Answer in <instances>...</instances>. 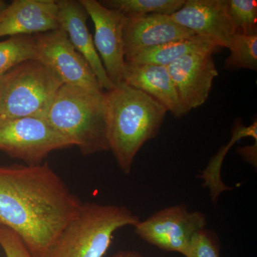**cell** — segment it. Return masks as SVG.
Segmentation results:
<instances>
[{
  "label": "cell",
  "mask_w": 257,
  "mask_h": 257,
  "mask_svg": "<svg viewBox=\"0 0 257 257\" xmlns=\"http://www.w3.org/2000/svg\"><path fill=\"white\" fill-rule=\"evenodd\" d=\"M28 60H36L35 35L10 37L0 42V78Z\"/></svg>",
  "instance_id": "cell-18"
},
{
  "label": "cell",
  "mask_w": 257,
  "mask_h": 257,
  "mask_svg": "<svg viewBox=\"0 0 257 257\" xmlns=\"http://www.w3.org/2000/svg\"><path fill=\"white\" fill-rule=\"evenodd\" d=\"M226 48L230 51V55L225 61L226 67L256 71L257 34L244 35L236 32Z\"/></svg>",
  "instance_id": "cell-20"
},
{
  "label": "cell",
  "mask_w": 257,
  "mask_h": 257,
  "mask_svg": "<svg viewBox=\"0 0 257 257\" xmlns=\"http://www.w3.org/2000/svg\"><path fill=\"white\" fill-rule=\"evenodd\" d=\"M0 246L6 257H34L20 236L4 226H0Z\"/></svg>",
  "instance_id": "cell-23"
},
{
  "label": "cell",
  "mask_w": 257,
  "mask_h": 257,
  "mask_svg": "<svg viewBox=\"0 0 257 257\" xmlns=\"http://www.w3.org/2000/svg\"><path fill=\"white\" fill-rule=\"evenodd\" d=\"M59 28L67 34L72 46L85 59L101 89L111 90L114 83L106 74L87 25L88 15L79 1L57 0Z\"/></svg>",
  "instance_id": "cell-14"
},
{
  "label": "cell",
  "mask_w": 257,
  "mask_h": 257,
  "mask_svg": "<svg viewBox=\"0 0 257 257\" xmlns=\"http://www.w3.org/2000/svg\"><path fill=\"white\" fill-rule=\"evenodd\" d=\"M140 217L124 206L83 203L45 257H103L115 231L138 224Z\"/></svg>",
  "instance_id": "cell-4"
},
{
  "label": "cell",
  "mask_w": 257,
  "mask_h": 257,
  "mask_svg": "<svg viewBox=\"0 0 257 257\" xmlns=\"http://www.w3.org/2000/svg\"><path fill=\"white\" fill-rule=\"evenodd\" d=\"M205 214L189 211L186 204L160 209L135 226L140 239L162 251L177 252L186 256L193 238L206 228Z\"/></svg>",
  "instance_id": "cell-7"
},
{
  "label": "cell",
  "mask_w": 257,
  "mask_h": 257,
  "mask_svg": "<svg viewBox=\"0 0 257 257\" xmlns=\"http://www.w3.org/2000/svg\"><path fill=\"white\" fill-rule=\"evenodd\" d=\"M94 25V43L108 77L115 85L122 82L126 62L123 30L126 15L96 0H80Z\"/></svg>",
  "instance_id": "cell-9"
},
{
  "label": "cell",
  "mask_w": 257,
  "mask_h": 257,
  "mask_svg": "<svg viewBox=\"0 0 257 257\" xmlns=\"http://www.w3.org/2000/svg\"><path fill=\"white\" fill-rule=\"evenodd\" d=\"M185 257H221L217 234L207 228L199 231L193 238Z\"/></svg>",
  "instance_id": "cell-22"
},
{
  "label": "cell",
  "mask_w": 257,
  "mask_h": 257,
  "mask_svg": "<svg viewBox=\"0 0 257 257\" xmlns=\"http://www.w3.org/2000/svg\"><path fill=\"white\" fill-rule=\"evenodd\" d=\"M35 39L36 60L49 67L64 84L103 92L90 66L74 48L63 30L59 28L39 34Z\"/></svg>",
  "instance_id": "cell-8"
},
{
  "label": "cell",
  "mask_w": 257,
  "mask_h": 257,
  "mask_svg": "<svg viewBox=\"0 0 257 257\" xmlns=\"http://www.w3.org/2000/svg\"><path fill=\"white\" fill-rule=\"evenodd\" d=\"M214 52L187 54L167 67L186 114L204 104L219 75Z\"/></svg>",
  "instance_id": "cell-10"
},
{
  "label": "cell",
  "mask_w": 257,
  "mask_h": 257,
  "mask_svg": "<svg viewBox=\"0 0 257 257\" xmlns=\"http://www.w3.org/2000/svg\"><path fill=\"white\" fill-rule=\"evenodd\" d=\"M176 23L211 40L218 47H227L237 32L229 14L227 0H186L170 15Z\"/></svg>",
  "instance_id": "cell-11"
},
{
  "label": "cell",
  "mask_w": 257,
  "mask_h": 257,
  "mask_svg": "<svg viewBox=\"0 0 257 257\" xmlns=\"http://www.w3.org/2000/svg\"><path fill=\"white\" fill-rule=\"evenodd\" d=\"M110 257H146L138 251L133 250H122L115 253Z\"/></svg>",
  "instance_id": "cell-25"
},
{
  "label": "cell",
  "mask_w": 257,
  "mask_h": 257,
  "mask_svg": "<svg viewBox=\"0 0 257 257\" xmlns=\"http://www.w3.org/2000/svg\"><path fill=\"white\" fill-rule=\"evenodd\" d=\"M216 46L211 40L205 37L194 36L148 47L125 55L126 64L131 65L155 64L168 67L180 57L197 52H215Z\"/></svg>",
  "instance_id": "cell-16"
},
{
  "label": "cell",
  "mask_w": 257,
  "mask_h": 257,
  "mask_svg": "<svg viewBox=\"0 0 257 257\" xmlns=\"http://www.w3.org/2000/svg\"><path fill=\"white\" fill-rule=\"evenodd\" d=\"M45 118L84 156L109 151L104 92L63 84Z\"/></svg>",
  "instance_id": "cell-3"
},
{
  "label": "cell",
  "mask_w": 257,
  "mask_h": 257,
  "mask_svg": "<svg viewBox=\"0 0 257 257\" xmlns=\"http://www.w3.org/2000/svg\"><path fill=\"white\" fill-rule=\"evenodd\" d=\"M251 137L257 140V122L255 121L248 126H236L233 132L232 138L229 143L221 147L219 151L208 164L207 168L202 172L200 178L204 179V187H208L210 192L211 200L216 202L218 197L224 191L231 190V188L225 185L221 181L220 172L221 165L228 151L240 139Z\"/></svg>",
  "instance_id": "cell-17"
},
{
  "label": "cell",
  "mask_w": 257,
  "mask_h": 257,
  "mask_svg": "<svg viewBox=\"0 0 257 257\" xmlns=\"http://www.w3.org/2000/svg\"><path fill=\"white\" fill-rule=\"evenodd\" d=\"M71 147L45 117L0 115V151L28 165H40L51 152Z\"/></svg>",
  "instance_id": "cell-6"
},
{
  "label": "cell",
  "mask_w": 257,
  "mask_h": 257,
  "mask_svg": "<svg viewBox=\"0 0 257 257\" xmlns=\"http://www.w3.org/2000/svg\"><path fill=\"white\" fill-rule=\"evenodd\" d=\"M83 202L47 162L0 166V226L20 236L34 257H45Z\"/></svg>",
  "instance_id": "cell-1"
},
{
  "label": "cell",
  "mask_w": 257,
  "mask_h": 257,
  "mask_svg": "<svg viewBox=\"0 0 257 257\" xmlns=\"http://www.w3.org/2000/svg\"><path fill=\"white\" fill-rule=\"evenodd\" d=\"M63 84L40 61H25L0 78V115L45 117Z\"/></svg>",
  "instance_id": "cell-5"
},
{
  "label": "cell",
  "mask_w": 257,
  "mask_h": 257,
  "mask_svg": "<svg viewBox=\"0 0 257 257\" xmlns=\"http://www.w3.org/2000/svg\"><path fill=\"white\" fill-rule=\"evenodd\" d=\"M256 146L257 142L252 146L241 147L238 150V152L242 158L253 166L256 165Z\"/></svg>",
  "instance_id": "cell-24"
},
{
  "label": "cell",
  "mask_w": 257,
  "mask_h": 257,
  "mask_svg": "<svg viewBox=\"0 0 257 257\" xmlns=\"http://www.w3.org/2000/svg\"><path fill=\"white\" fill-rule=\"evenodd\" d=\"M186 0H106L101 1L107 8L125 15H172L183 7Z\"/></svg>",
  "instance_id": "cell-19"
},
{
  "label": "cell",
  "mask_w": 257,
  "mask_h": 257,
  "mask_svg": "<svg viewBox=\"0 0 257 257\" xmlns=\"http://www.w3.org/2000/svg\"><path fill=\"white\" fill-rule=\"evenodd\" d=\"M109 150L125 175L143 145L155 138L167 109L156 99L124 82L104 92Z\"/></svg>",
  "instance_id": "cell-2"
},
{
  "label": "cell",
  "mask_w": 257,
  "mask_h": 257,
  "mask_svg": "<svg viewBox=\"0 0 257 257\" xmlns=\"http://www.w3.org/2000/svg\"><path fill=\"white\" fill-rule=\"evenodd\" d=\"M55 0L0 2V37L33 36L59 29Z\"/></svg>",
  "instance_id": "cell-12"
},
{
  "label": "cell",
  "mask_w": 257,
  "mask_h": 257,
  "mask_svg": "<svg viewBox=\"0 0 257 257\" xmlns=\"http://www.w3.org/2000/svg\"><path fill=\"white\" fill-rule=\"evenodd\" d=\"M230 16L236 31L244 35L257 34V2L227 0Z\"/></svg>",
  "instance_id": "cell-21"
},
{
  "label": "cell",
  "mask_w": 257,
  "mask_h": 257,
  "mask_svg": "<svg viewBox=\"0 0 257 257\" xmlns=\"http://www.w3.org/2000/svg\"><path fill=\"white\" fill-rule=\"evenodd\" d=\"M122 82L151 96L175 117L186 115L167 67L126 64Z\"/></svg>",
  "instance_id": "cell-15"
},
{
  "label": "cell",
  "mask_w": 257,
  "mask_h": 257,
  "mask_svg": "<svg viewBox=\"0 0 257 257\" xmlns=\"http://www.w3.org/2000/svg\"><path fill=\"white\" fill-rule=\"evenodd\" d=\"M125 15L123 30L125 55L196 35L176 23L170 15Z\"/></svg>",
  "instance_id": "cell-13"
}]
</instances>
